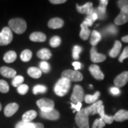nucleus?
Here are the masks:
<instances>
[{"label": "nucleus", "mask_w": 128, "mask_h": 128, "mask_svg": "<svg viewBox=\"0 0 128 128\" xmlns=\"http://www.w3.org/2000/svg\"><path fill=\"white\" fill-rule=\"evenodd\" d=\"M9 28L12 30V32L17 34H22L26 31L27 25L26 22L23 18H15L10 19L9 22Z\"/></svg>", "instance_id": "nucleus-1"}, {"label": "nucleus", "mask_w": 128, "mask_h": 128, "mask_svg": "<svg viewBox=\"0 0 128 128\" xmlns=\"http://www.w3.org/2000/svg\"><path fill=\"white\" fill-rule=\"evenodd\" d=\"M70 81L66 78H61L58 80L54 86V92L57 96L63 97L66 96L70 90Z\"/></svg>", "instance_id": "nucleus-2"}, {"label": "nucleus", "mask_w": 128, "mask_h": 128, "mask_svg": "<svg viewBox=\"0 0 128 128\" xmlns=\"http://www.w3.org/2000/svg\"><path fill=\"white\" fill-rule=\"evenodd\" d=\"M75 120L79 128H89V115L86 113L85 109H81L77 112Z\"/></svg>", "instance_id": "nucleus-3"}, {"label": "nucleus", "mask_w": 128, "mask_h": 128, "mask_svg": "<svg viewBox=\"0 0 128 128\" xmlns=\"http://www.w3.org/2000/svg\"><path fill=\"white\" fill-rule=\"evenodd\" d=\"M13 40V34L12 30L9 27L3 28L0 32V46H6L11 44Z\"/></svg>", "instance_id": "nucleus-4"}, {"label": "nucleus", "mask_w": 128, "mask_h": 128, "mask_svg": "<svg viewBox=\"0 0 128 128\" xmlns=\"http://www.w3.org/2000/svg\"><path fill=\"white\" fill-rule=\"evenodd\" d=\"M36 105L40 108L41 112H48L51 110H54V102L47 98H42L36 102Z\"/></svg>", "instance_id": "nucleus-5"}, {"label": "nucleus", "mask_w": 128, "mask_h": 128, "mask_svg": "<svg viewBox=\"0 0 128 128\" xmlns=\"http://www.w3.org/2000/svg\"><path fill=\"white\" fill-rule=\"evenodd\" d=\"M83 100H84V91L82 88L79 85L75 86L72 96L70 97L71 102L74 104H77L78 102H81Z\"/></svg>", "instance_id": "nucleus-6"}, {"label": "nucleus", "mask_w": 128, "mask_h": 128, "mask_svg": "<svg viewBox=\"0 0 128 128\" xmlns=\"http://www.w3.org/2000/svg\"><path fill=\"white\" fill-rule=\"evenodd\" d=\"M62 78H66L70 81H81L83 79L82 75L78 70H66L62 73Z\"/></svg>", "instance_id": "nucleus-7"}, {"label": "nucleus", "mask_w": 128, "mask_h": 128, "mask_svg": "<svg viewBox=\"0 0 128 128\" xmlns=\"http://www.w3.org/2000/svg\"><path fill=\"white\" fill-rule=\"evenodd\" d=\"M128 22V6H124L120 9V12L114 19L116 25H122Z\"/></svg>", "instance_id": "nucleus-8"}, {"label": "nucleus", "mask_w": 128, "mask_h": 128, "mask_svg": "<svg viewBox=\"0 0 128 128\" xmlns=\"http://www.w3.org/2000/svg\"><path fill=\"white\" fill-rule=\"evenodd\" d=\"M128 82V71H124L123 73L118 75L114 80V86L117 88L123 87Z\"/></svg>", "instance_id": "nucleus-9"}, {"label": "nucleus", "mask_w": 128, "mask_h": 128, "mask_svg": "<svg viewBox=\"0 0 128 128\" xmlns=\"http://www.w3.org/2000/svg\"><path fill=\"white\" fill-rule=\"evenodd\" d=\"M89 70L91 73L92 76L94 78H96V80H103L104 79V74L102 73V72L101 71L100 68L97 65H91L89 67Z\"/></svg>", "instance_id": "nucleus-10"}, {"label": "nucleus", "mask_w": 128, "mask_h": 128, "mask_svg": "<svg viewBox=\"0 0 128 128\" xmlns=\"http://www.w3.org/2000/svg\"><path fill=\"white\" fill-rule=\"evenodd\" d=\"M90 58L93 63H100L106 59V56L104 54L98 53L96 47L92 46L90 50Z\"/></svg>", "instance_id": "nucleus-11"}, {"label": "nucleus", "mask_w": 128, "mask_h": 128, "mask_svg": "<svg viewBox=\"0 0 128 128\" xmlns=\"http://www.w3.org/2000/svg\"><path fill=\"white\" fill-rule=\"evenodd\" d=\"M108 4V0H101L100 1V5L96 9H94V12H96L98 17L100 18H104L106 13V6Z\"/></svg>", "instance_id": "nucleus-12"}, {"label": "nucleus", "mask_w": 128, "mask_h": 128, "mask_svg": "<svg viewBox=\"0 0 128 128\" xmlns=\"http://www.w3.org/2000/svg\"><path fill=\"white\" fill-rule=\"evenodd\" d=\"M18 110V105L16 102H12V103H9L5 107L4 110V115L7 118L12 117V115H14L17 110Z\"/></svg>", "instance_id": "nucleus-13"}, {"label": "nucleus", "mask_w": 128, "mask_h": 128, "mask_svg": "<svg viewBox=\"0 0 128 128\" xmlns=\"http://www.w3.org/2000/svg\"><path fill=\"white\" fill-rule=\"evenodd\" d=\"M0 74L5 78H14L16 76V71L9 67L2 66L0 68Z\"/></svg>", "instance_id": "nucleus-14"}, {"label": "nucleus", "mask_w": 128, "mask_h": 128, "mask_svg": "<svg viewBox=\"0 0 128 128\" xmlns=\"http://www.w3.org/2000/svg\"><path fill=\"white\" fill-rule=\"evenodd\" d=\"M102 105V101H97L96 102L85 108V111L88 115H93L98 113V109Z\"/></svg>", "instance_id": "nucleus-15"}, {"label": "nucleus", "mask_w": 128, "mask_h": 128, "mask_svg": "<svg viewBox=\"0 0 128 128\" xmlns=\"http://www.w3.org/2000/svg\"><path fill=\"white\" fill-rule=\"evenodd\" d=\"M76 8L79 13L80 14H86L88 15L92 13L93 12V7H92V4L91 2H87L83 6H79V5H76Z\"/></svg>", "instance_id": "nucleus-16"}, {"label": "nucleus", "mask_w": 128, "mask_h": 128, "mask_svg": "<svg viewBox=\"0 0 128 128\" xmlns=\"http://www.w3.org/2000/svg\"><path fill=\"white\" fill-rule=\"evenodd\" d=\"M40 114H41V118H43L44 119L49 120H57L59 119L60 118L59 112L55 109L51 110L50 112H41Z\"/></svg>", "instance_id": "nucleus-17"}, {"label": "nucleus", "mask_w": 128, "mask_h": 128, "mask_svg": "<svg viewBox=\"0 0 128 128\" xmlns=\"http://www.w3.org/2000/svg\"><path fill=\"white\" fill-rule=\"evenodd\" d=\"M98 114H99L100 117V119H102L105 124H112V122L114 121L113 119V116H109V115H107L105 113V110H104V105H102L101 106L100 108L98 109Z\"/></svg>", "instance_id": "nucleus-18"}, {"label": "nucleus", "mask_w": 128, "mask_h": 128, "mask_svg": "<svg viewBox=\"0 0 128 128\" xmlns=\"http://www.w3.org/2000/svg\"><path fill=\"white\" fill-rule=\"evenodd\" d=\"M64 22L62 18H51L48 23V26L52 29H57L63 27Z\"/></svg>", "instance_id": "nucleus-19"}, {"label": "nucleus", "mask_w": 128, "mask_h": 128, "mask_svg": "<svg viewBox=\"0 0 128 128\" xmlns=\"http://www.w3.org/2000/svg\"><path fill=\"white\" fill-rule=\"evenodd\" d=\"M113 119L117 122H123L128 120V111L125 110H118L114 116Z\"/></svg>", "instance_id": "nucleus-20"}, {"label": "nucleus", "mask_w": 128, "mask_h": 128, "mask_svg": "<svg viewBox=\"0 0 128 128\" xmlns=\"http://www.w3.org/2000/svg\"><path fill=\"white\" fill-rule=\"evenodd\" d=\"M29 38L34 42H44L46 40V36L41 32H34L30 35Z\"/></svg>", "instance_id": "nucleus-21"}, {"label": "nucleus", "mask_w": 128, "mask_h": 128, "mask_svg": "<svg viewBox=\"0 0 128 128\" xmlns=\"http://www.w3.org/2000/svg\"><path fill=\"white\" fill-rule=\"evenodd\" d=\"M36 116L37 113L35 110H28L23 114L22 121L24 122H31L33 120L36 118Z\"/></svg>", "instance_id": "nucleus-22"}, {"label": "nucleus", "mask_w": 128, "mask_h": 128, "mask_svg": "<svg viewBox=\"0 0 128 128\" xmlns=\"http://www.w3.org/2000/svg\"><path fill=\"white\" fill-rule=\"evenodd\" d=\"M121 48H122V44L119 41H115L114 46L112 47V48L110 50V53H109L110 57H112V58L117 57L120 52Z\"/></svg>", "instance_id": "nucleus-23"}, {"label": "nucleus", "mask_w": 128, "mask_h": 128, "mask_svg": "<svg viewBox=\"0 0 128 128\" xmlns=\"http://www.w3.org/2000/svg\"><path fill=\"white\" fill-rule=\"evenodd\" d=\"M17 58L16 53L14 50H9L6 52L4 56V60L7 64H11L14 62Z\"/></svg>", "instance_id": "nucleus-24"}, {"label": "nucleus", "mask_w": 128, "mask_h": 128, "mask_svg": "<svg viewBox=\"0 0 128 128\" xmlns=\"http://www.w3.org/2000/svg\"><path fill=\"white\" fill-rule=\"evenodd\" d=\"M80 27H81V31L80 32V37L82 40L86 41L90 34V30L89 29L87 25H86L83 23L81 24Z\"/></svg>", "instance_id": "nucleus-25"}, {"label": "nucleus", "mask_w": 128, "mask_h": 128, "mask_svg": "<svg viewBox=\"0 0 128 128\" xmlns=\"http://www.w3.org/2000/svg\"><path fill=\"white\" fill-rule=\"evenodd\" d=\"M51 52L48 48H42L37 52V56L41 60H48L51 57Z\"/></svg>", "instance_id": "nucleus-26"}, {"label": "nucleus", "mask_w": 128, "mask_h": 128, "mask_svg": "<svg viewBox=\"0 0 128 128\" xmlns=\"http://www.w3.org/2000/svg\"><path fill=\"white\" fill-rule=\"evenodd\" d=\"M100 96V92L97 91L94 95H87L84 97V100L88 104H93L96 102Z\"/></svg>", "instance_id": "nucleus-27"}, {"label": "nucleus", "mask_w": 128, "mask_h": 128, "mask_svg": "<svg viewBox=\"0 0 128 128\" xmlns=\"http://www.w3.org/2000/svg\"><path fill=\"white\" fill-rule=\"evenodd\" d=\"M28 74L30 77L33 78H39L42 75L41 70L36 67H31L28 69Z\"/></svg>", "instance_id": "nucleus-28"}, {"label": "nucleus", "mask_w": 128, "mask_h": 128, "mask_svg": "<svg viewBox=\"0 0 128 128\" xmlns=\"http://www.w3.org/2000/svg\"><path fill=\"white\" fill-rule=\"evenodd\" d=\"M101 40V34L97 31H93L91 34L90 44L92 46H96Z\"/></svg>", "instance_id": "nucleus-29"}, {"label": "nucleus", "mask_w": 128, "mask_h": 128, "mask_svg": "<svg viewBox=\"0 0 128 128\" xmlns=\"http://www.w3.org/2000/svg\"><path fill=\"white\" fill-rule=\"evenodd\" d=\"M32 57V52L28 49H26V50H23L21 54L20 58L21 60L24 61V62H28L29 61Z\"/></svg>", "instance_id": "nucleus-30"}, {"label": "nucleus", "mask_w": 128, "mask_h": 128, "mask_svg": "<svg viewBox=\"0 0 128 128\" xmlns=\"http://www.w3.org/2000/svg\"><path fill=\"white\" fill-rule=\"evenodd\" d=\"M47 90V88L44 85H37L33 88V93L34 95H37L38 93H44Z\"/></svg>", "instance_id": "nucleus-31"}, {"label": "nucleus", "mask_w": 128, "mask_h": 128, "mask_svg": "<svg viewBox=\"0 0 128 128\" xmlns=\"http://www.w3.org/2000/svg\"><path fill=\"white\" fill-rule=\"evenodd\" d=\"M15 128H35V123L24 122L23 121H21L16 124Z\"/></svg>", "instance_id": "nucleus-32"}, {"label": "nucleus", "mask_w": 128, "mask_h": 128, "mask_svg": "<svg viewBox=\"0 0 128 128\" xmlns=\"http://www.w3.org/2000/svg\"><path fill=\"white\" fill-rule=\"evenodd\" d=\"M9 91V86L8 82L4 80H0V92L2 93H7Z\"/></svg>", "instance_id": "nucleus-33"}, {"label": "nucleus", "mask_w": 128, "mask_h": 128, "mask_svg": "<svg viewBox=\"0 0 128 128\" xmlns=\"http://www.w3.org/2000/svg\"><path fill=\"white\" fill-rule=\"evenodd\" d=\"M39 66H40V70H41V72H44V73H48L50 70V66L48 62H46L45 60H42L40 64H39Z\"/></svg>", "instance_id": "nucleus-34"}, {"label": "nucleus", "mask_w": 128, "mask_h": 128, "mask_svg": "<svg viewBox=\"0 0 128 128\" xmlns=\"http://www.w3.org/2000/svg\"><path fill=\"white\" fill-rule=\"evenodd\" d=\"M24 80V78L22 76H16L12 80V86L14 87H18L20 85L22 84Z\"/></svg>", "instance_id": "nucleus-35"}, {"label": "nucleus", "mask_w": 128, "mask_h": 128, "mask_svg": "<svg viewBox=\"0 0 128 128\" xmlns=\"http://www.w3.org/2000/svg\"><path fill=\"white\" fill-rule=\"evenodd\" d=\"M60 43H61V39L59 36H57L52 37L50 40V45L53 48H56L59 46L60 45Z\"/></svg>", "instance_id": "nucleus-36"}, {"label": "nucleus", "mask_w": 128, "mask_h": 128, "mask_svg": "<svg viewBox=\"0 0 128 128\" xmlns=\"http://www.w3.org/2000/svg\"><path fill=\"white\" fill-rule=\"evenodd\" d=\"M105 126V122L100 118L96 119L92 124V128H103Z\"/></svg>", "instance_id": "nucleus-37"}, {"label": "nucleus", "mask_w": 128, "mask_h": 128, "mask_svg": "<svg viewBox=\"0 0 128 128\" xmlns=\"http://www.w3.org/2000/svg\"><path fill=\"white\" fill-rule=\"evenodd\" d=\"M82 51V48L79 46H75L73 49V58L75 60L79 58V54Z\"/></svg>", "instance_id": "nucleus-38"}, {"label": "nucleus", "mask_w": 128, "mask_h": 128, "mask_svg": "<svg viewBox=\"0 0 128 128\" xmlns=\"http://www.w3.org/2000/svg\"><path fill=\"white\" fill-rule=\"evenodd\" d=\"M28 90V86L26 84H22L17 87V92L20 95H25Z\"/></svg>", "instance_id": "nucleus-39"}, {"label": "nucleus", "mask_w": 128, "mask_h": 128, "mask_svg": "<svg viewBox=\"0 0 128 128\" xmlns=\"http://www.w3.org/2000/svg\"><path fill=\"white\" fill-rule=\"evenodd\" d=\"M128 58V46L125 47V48H124L122 54L120 56L119 61L120 63H122V62H123L124 60L125 59V58Z\"/></svg>", "instance_id": "nucleus-40"}, {"label": "nucleus", "mask_w": 128, "mask_h": 128, "mask_svg": "<svg viewBox=\"0 0 128 128\" xmlns=\"http://www.w3.org/2000/svg\"><path fill=\"white\" fill-rule=\"evenodd\" d=\"M93 20L92 19L91 16H90V15H88V16L85 19V21L82 22L83 24H85L86 25H87L88 26H91L92 25V24H93Z\"/></svg>", "instance_id": "nucleus-41"}, {"label": "nucleus", "mask_w": 128, "mask_h": 128, "mask_svg": "<svg viewBox=\"0 0 128 128\" xmlns=\"http://www.w3.org/2000/svg\"><path fill=\"white\" fill-rule=\"evenodd\" d=\"M81 107H82L81 102H78L77 104H74V103H72V102H71V108L75 110L74 112H76V111H77V112H79L80 110H81Z\"/></svg>", "instance_id": "nucleus-42"}, {"label": "nucleus", "mask_w": 128, "mask_h": 128, "mask_svg": "<svg viewBox=\"0 0 128 128\" xmlns=\"http://www.w3.org/2000/svg\"><path fill=\"white\" fill-rule=\"evenodd\" d=\"M107 30H108V32L110 33V34H116L118 33L117 28L115 27L114 26H113V25H110L107 28Z\"/></svg>", "instance_id": "nucleus-43"}, {"label": "nucleus", "mask_w": 128, "mask_h": 128, "mask_svg": "<svg viewBox=\"0 0 128 128\" xmlns=\"http://www.w3.org/2000/svg\"><path fill=\"white\" fill-rule=\"evenodd\" d=\"M117 3L120 9H122L124 6H128V0H120L118 1Z\"/></svg>", "instance_id": "nucleus-44"}, {"label": "nucleus", "mask_w": 128, "mask_h": 128, "mask_svg": "<svg viewBox=\"0 0 128 128\" xmlns=\"http://www.w3.org/2000/svg\"><path fill=\"white\" fill-rule=\"evenodd\" d=\"M110 92L113 96H118L120 93V89L118 88L112 87L110 88Z\"/></svg>", "instance_id": "nucleus-45"}, {"label": "nucleus", "mask_w": 128, "mask_h": 128, "mask_svg": "<svg viewBox=\"0 0 128 128\" xmlns=\"http://www.w3.org/2000/svg\"><path fill=\"white\" fill-rule=\"evenodd\" d=\"M73 66L75 68V70H78L79 69L81 68L82 67V65L80 62H78V61H76V62H73Z\"/></svg>", "instance_id": "nucleus-46"}, {"label": "nucleus", "mask_w": 128, "mask_h": 128, "mask_svg": "<svg viewBox=\"0 0 128 128\" xmlns=\"http://www.w3.org/2000/svg\"><path fill=\"white\" fill-rule=\"evenodd\" d=\"M66 1V0H50V2L54 4H64Z\"/></svg>", "instance_id": "nucleus-47"}, {"label": "nucleus", "mask_w": 128, "mask_h": 128, "mask_svg": "<svg viewBox=\"0 0 128 128\" xmlns=\"http://www.w3.org/2000/svg\"><path fill=\"white\" fill-rule=\"evenodd\" d=\"M35 128H44V126L41 123H35Z\"/></svg>", "instance_id": "nucleus-48"}, {"label": "nucleus", "mask_w": 128, "mask_h": 128, "mask_svg": "<svg viewBox=\"0 0 128 128\" xmlns=\"http://www.w3.org/2000/svg\"><path fill=\"white\" fill-rule=\"evenodd\" d=\"M122 41L124 43H128V36H124L122 38Z\"/></svg>", "instance_id": "nucleus-49"}, {"label": "nucleus", "mask_w": 128, "mask_h": 128, "mask_svg": "<svg viewBox=\"0 0 128 128\" xmlns=\"http://www.w3.org/2000/svg\"><path fill=\"white\" fill-rule=\"evenodd\" d=\"M2 104L0 103V111L2 110Z\"/></svg>", "instance_id": "nucleus-50"}]
</instances>
